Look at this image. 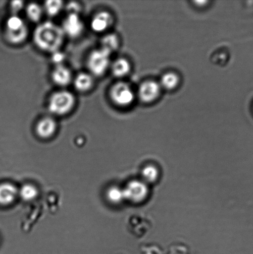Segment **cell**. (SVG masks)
Here are the masks:
<instances>
[{
    "instance_id": "obj_22",
    "label": "cell",
    "mask_w": 253,
    "mask_h": 254,
    "mask_svg": "<svg viewBox=\"0 0 253 254\" xmlns=\"http://www.w3.org/2000/svg\"><path fill=\"white\" fill-rule=\"evenodd\" d=\"M24 2L20 1V0H16L11 2V10L13 15H17L19 12L21 11L24 7Z\"/></svg>"
},
{
    "instance_id": "obj_17",
    "label": "cell",
    "mask_w": 253,
    "mask_h": 254,
    "mask_svg": "<svg viewBox=\"0 0 253 254\" xmlns=\"http://www.w3.org/2000/svg\"><path fill=\"white\" fill-rule=\"evenodd\" d=\"M178 83H179V78L178 75L173 73H168L165 74L162 77L160 85L168 90H172L178 86Z\"/></svg>"
},
{
    "instance_id": "obj_19",
    "label": "cell",
    "mask_w": 253,
    "mask_h": 254,
    "mask_svg": "<svg viewBox=\"0 0 253 254\" xmlns=\"http://www.w3.org/2000/svg\"><path fill=\"white\" fill-rule=\"evenodd\" d=\"M38 195V190L36 187L27 184L22 187L20 190V195L24 200L31 201Z\"/></svg>"
},
{
    "instance_id": "obj_16",
    "label": "cell",
    "mask_w": 253,
    "mask_h": 254,
    "mask_svg": "<svg viewBox=\"0 0 253 254\" xmlns=\"http://www.w3.org/2000/svg\"><path fill=\"white\" fill-rule=\"evenodd\" d=\"M42 13H43V9L36 2H31L26 7L27 16L32 22L39 21L41 19Z\"/></svg>"
},
{
    "instance_id": "obj_1",
    "label": "cell",
    "mask_w": 253,
    "mask_h": 254,
    "mask_svg": "<svg viewBox=\"0 0 253 254\" xmlns=\"http://www.w3.org/2000/svg\"><path fill=\"white\" fill-rule=\"evenodd\" d=\"M64 34L61 27L53 22L46 21L40 24L35 29L34 41L42 51L53 52L59 51L63 45Z\"/></svg>"
},
{
    "instance_id": "obj_20",
    "label": "cell",
    "mask_w": 253,
    "mask_h": 254,
    "mask_svg": "<svg viewBox=\"0 0 253 254\" xmlns=\"http://www.w3.org/2000/svg\"><path fill=\"white\" fill-rule=\"evenodd\" d=\"M107 197L108 200L113 203H118L125 199L123 190L120 189L113 187L107 191Z\"/></svg>"
},
{
    "instance_id": "obj_3",
    "label": "cell",
    "mask_w": 253,
    "mask_h": 254,
    "mask_svg": "<svg viewBox=\"0 0 253 254\" xmlns=\"http://www.w3.org/2000/svg\"><path fill=\"white\" fill-rule=\"evenodd\" d=\"M76 99L73 94L68 91L61 90L52 94L49 101V109L56 116L68 114L75 106Z\"/></svg>"
},
{
    "instance_id": "obj_4",
    "label": "cell",
    "mask_w": 253,
    "mask_h": 254,
    "mask_svg": "<svg viewBox=\"0 0 253 254\" xmlns=\"http://www.w3.org/2000/svg\"><path fill=\"white\" fill-rule=\"evenodd\" d=\"M110 52L101 48L91 52L88 59L89 70L94 76L103 75L110 65Z\"/></svg>"
},
{
    "instance_id": "obj_11",
    "label": "cell",
    "mask_w": 253,
    "mask_h": 254,
    "mask_svg": "<svg viewBox=\"0 0 253 254\" xmlns=\"http://www.w3.org/2000/svg\"><path fill=\"white\" fill-rule=\"evenodd\" d=\"M51 78L56 85L66 86L71 83V72L69 68L63 64L57 65L52 72Z\"/></svg>"
},
{
    "instance_id": "obj_23",
    "label": "cell",
    "mask_w": 253,
    "mask_h": 254,
    "mask_svg": "<svg viewBox=\"0 0 253 254\" xmlns=\"http://www.w3.org/2000/svg\"><path fill=\"white\" fill-rule=\"evenodd\" d=\"M66 9L69 14H78L81 10V6L78 2H70L66 5Z\"/></svg>"
},
{
    "instance_id": "obj_21",
    "label": "cell",
    "mask_w": 253,
    "mask_h": 254,
    "mask_svg": "<svg viewBox=\"0 0 253 254\" xmlns=\"http://www.w3.org/2000/svg\"><path fill=\"white\" fill-rule=\"evenodd\" d=\"M143 175L146 181H155L158 176L157 169L152 166L146 167L143 170Z\"/></svg>"
},
{
    "instance_id": "obj_7",
    "label": "cell",
    "mask_w": 253,
    "mask_h": 254,
    "mask_svg": "<svg viewBox=\"0 0 253 254\" xmlns=\"http://www.w3.org/2000/svg\"><path fill=\"white\" fill-rule=\"evenodd\" d=\"M61 28L65 36L76 38L83 32L84 24L78 14H68L64 20Z\"/></svg>"
},
{
    "instance_id": "obj_2",
    "label": "cell",
    "mask_w": 253,
    "mask_h": 254,
    "mask_svg": "<svg viewBox=\"0 0 253 254\" xmlns=\"http://www.w3.org/2000/svg\"><path fill=\"white\" fill-rule=\"evenodd\" d=\"M28 34V27L21 17L12 14L7 19L5 25L4 36L10 44H22L26 41Z\"/></svg>"
},
{
    "instance_id": "obj_9",
    "label": "cell",
    "mask_w": 253,
    "mask_h": 254,
    "mask_svg": "<svg viewBox=\"0 0 253 254\" xmlns=\"http://www.w3.org/2000/svg\"><path fill=\"white\" fill-rule=\"evenodd\" d=\"M112 15L107 11H101L95 14L91 22L92 29L96 32H102L113 24Z\"/></svg>"
},
{
    "instance_id": "obj_12",
    "label": "cell",
    "mask_w": 253,
    "mask_h": 254,
    "mask_svg": "<svg viewBox=\"0 0 253 254\" xmlns=\"http://www.w3.org/2000/svg\"><path fill=\"white\" fill-rule=\"evenodd\" d=\"M18 190L16 186L10 183L0 184V205H8L16 200Z\"/></svg>"
},
{
    "instance_id": "obj_8",
    "label": "cell",
    "mask_w": 253,
    "mask_h": 254,
    "mask_svg": "<svg viewBox=\"0 0 253 254\" xmlns=\"http://www.w3.org/2000/svg\"><path fill=\"white\" fill-rule=\"evenodd\" d=\"M160 88V84L155 81H146L139 89V96L144 103H151L159 96Z\"/></svg>"
},
{
    "instance_id": "obj_10",
    "label": "cell",
    "mask_w": 253,
    "mask_h": 254,
    "mask_svg": "<svg viewBox=\"0 0 253 254\" xmlns=\"http://www.w3.org/2000/svg\"><path fill=\"white\" fill-rule=\"evenodd\" d=\"M57 124L53 119L46 117L37 123L36 131L39 136L47 139L53 135L56 130Z\"/></svg>"
},
{
    "instance_id": "obj_14",
    "label": "cell",
    "mask_w": 253,
    "mask_h": 254,
    "mask_svg": "<svg viewBox=\"0 0 253 254\" xmlns=\"http://www.w3.org/2000/svg\"><path fill=\"white\" fill-rule=\"evenodd\" d=\"M130 71V64L127 60L119 59L111 66V71L114 76L121 78L128 74Z\"/></svg>"
},
{
    "instance_id": "obj_15",
    "label": "cell",
    "mask_w": 253,
    "mask_h": 254,
    "mask_svg": "<svg viewBox=\"0 0 253 254\" xmlns=\"http://www.w3.org/2000/svg\"><path fill=\"white\" fill-rule=\"evenodd\" d=\"M101 48L106 50L111 54L118 49L119 40L115 34H109L103 37L101 41Z\"/></svg>"
},
{
    "instance_id": "obj_5",
    "label": "cell",
    "mask_w": 253,
    "mask_h": 254,
    "mask_svg": "<svg viewBox=\"0 0 253 254\" xmlns=\"http://www.w3.org/2000/svg\"><path fill=\"white\" fill-rule=\"evenodd\" d=\"M110 96L113 103L121 107L130 105L135 99L132 89L128 84L123 82H119L114 84L111 88Z\"/></svg>"
},
{
    "instance_id": "obj_24",
    "label": "cell",
    "mask_w": 253,
    "mask_h": 254,
    "mask_svg": "<svg viewBox=\"0 0 253 254\" xmlns=\"http://www.w3.org/2000/svg\"><path fill=\"white\" fill-rule=\"evenodd\" d=\"M52 61H53V63L57 65H60V64H63V62L64 60V54L61 53V52L59 51L54 52L52 55Z\"/></svg>"
},
{
    "instance_id": "obj_13",
    "label": "cell",
    "mask_w": 253,
    "mask_h": 254,
    "mask_svg": "<svg viewBox=\"0 0 253 254\" xmlns=\"http://www.w3.org/2000/svg\"><path fill=\"white\" fill-rule=\"evenodd\" d=\"M94 80L93 77L88 73H79L74 79V87L77 90L80 92H86L93 86Z\"/></svg>"
},
{
    "instance_id": "obj_18",
    "label": "cell",
    "mask_w": 253,
    "mask_h": 254,
    "mask_svg": "<svg viewBox=\"0 0 253 254\" xmlns=\"http://www.w3.org/2000/svg\"><path fill=\"white\" fill-rule=\"evenodd\" d=\"M63 7V2L59 0H50L45 2V11L50 16H55Z\"/></svg>"
},
{
    "instance_id": "obj_6",
    "label": "cell",
    "mask_w": 253,
    "mask_h": 254,
    "mask_svg": "<svg viewBox=\"0 0 253 254\" xmlns=\"http://www.w3.org/2000/svg\"><path fill=\"white\" fill-rule=\"evenodd\" d=\"M123 193L126 200L132 203H141L147 196V187L141 182L132 181L124 189Z\"/></svg>"
}]
</instances>
